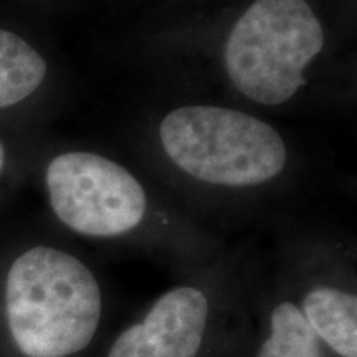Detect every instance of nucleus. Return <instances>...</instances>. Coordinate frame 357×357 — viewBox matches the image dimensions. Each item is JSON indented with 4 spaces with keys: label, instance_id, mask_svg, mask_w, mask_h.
I'll use <instances>...</instances> for the list:
<instances>
[{
    "label": "nucleus",
    "instance_id": "obj_7",
    "mask_svg": "<svg viewBox=\"0 0 357 357\" xmlns=\"http://www.w3.org/2000/svg\"><path fill=\"white\" fill-rule=\"evenodd\" d=\"M47 77V61L17 33L0 30V109L26 100Z\"/></svg>",
    "mask_w": 357,
    "mask_h": 357
},
{
    "label": "nucleus",
    "instance_id": "obj_8",
    "mask_svg": "<svg viewBox=\"0 0 357 357\" xmlns=\"http://www.w3.org/2000/svg\"><path fill=\"white\" fill-rule=\"evenodd\" d=\"M258 357H323L319 341L305 314L293 303H281L271 314V336Z\"/></svg>",
    "mask_w": 357,
    "mask_h": 357
},
{
    "label": "nucleus",
    "instance_id": "obj_3",
    "mask_svg": "<svg viewBox=\"0 0 357 357\" xmlns=\"http://www.w3.org/2000/svg\"><path fill=\"white\" fill-rule=\"evenodd\" d=\"M324 45L323 24L306 0H255L227 35L223 70L247 100L281 106L306 86Z\"/></svg>",
    "mask_w": 357,
    "mask_h": 357
},
{
    "label": "nucleus",
    "instance_id": "obj_4",
    "mask_svg": "<svg viewBox=\"0 0 357 357\" xmlns=\"http://www.w3.org/2000/svg\"><path fill=\"white\" fill-rule=\"evenodd\" d=\"M55 215L86 236H118L141 225L147 194L141 181L116 160L71 151L50 160L45 174Z\"/></svg>",
    "mask_w": 357,
    "mask_h": 357
},
{
    "label": "nucleus",
    "instance_id": "obj_2",
    "mask_svg": "<svg viewBox=\"0 0 357 357\" xmlns=\"http://www.w3.org/2000/svg\"><path fill=\"white\" fill-rule=\"evenodd\" d=\"M158 134L169 162L202 184L258 187L288 164L287 142L271 124L225 106H178L160 119Z\"/></svg>",
    "mask_w": 357,
    "mask_h": 357
},
{
    "label": "nucleus",
    "instance_id": "obj_1",
    "mask_svg": "<svg viewBox=\"0 0 357 357\" xmlns=\"http://www.w3.org/2000/svg\"><path fill=\"white\" fill-rule=\"evenodd\" d=\"M10 334L29 357H66L95 337L101 318V289L77 257L35 247L12 263L6 283Z\"/></svg>",
    "mask_w": 357,
    "mask_h": 357
},
{
    "label": "nucleus",
    "instance_id": "obj_9",
    "mask_svg": "<svg viewBox=\"0 0 357 357\" xmlns=\"http://www.w3.org/2000/svg\"><path fill=\"white\" fill-rule=\"evenodd\" d=\"M3 166H6V147H3L2 141H0V174L3 171Z\"/></svg>",
    "mask_w": 357,
    "mask_h": 357
},
{
    "label": "nucleus",
    "instance_id": "obj_6",
    "mask_svg": "<svg viewBox=\"0 0 357 357\" xmlns=\"http://www.w3.org/2000/svg\"><path fill=\"white\" fill-rule=\"evenodd\" d=\"M303 314L316 336L342 357H357V298L331 287L311 289Z\"/></svg>",
    "mask_w": 357,
    "mask_h": 357
},
{
    "label": "nucleus",
    "instance_id": "obj_5",
    "mask_svg": "<svg viewBox=\"0 0 357 357\" xmlns=\"http://www.w3.org/2000/svg\"><path fill=\"white\" fill-rule=\"evenodd\" d=\"M208 303L197 288L162 294L141 324L116 339L108 357H195L202 346Z\"/></svg>",
    "mask_w": 357,
    "mask_h": 357
}]
</instances>
